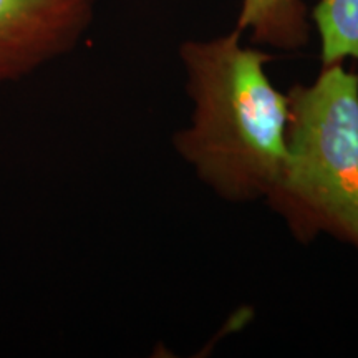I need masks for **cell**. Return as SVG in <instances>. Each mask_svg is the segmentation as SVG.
Here are the masks:
<instances>
[{
    "label": "cell",
    "instance_id": "cell-1",
    "mask_svg": "<svg viewBox=\"0 0 358 358\" xmlns=\"http://www.w3.org/2000/svg\"><path fill=\"white\" fill-rule=\"evenodd\" d=\"M243 34L179 47L192 101L189 127L174 134L178 155L219 198L266 199L284 164L289 100L268 78L272 57Z\"/></svg>",
    "mask_w": 358,
    "mask_h": 358
},
{
    "label": "cell",
    "instance_id": "cell-2",
    "mask_svg": "<svg viewBox=\"0 0 358 358\" xmlns=\"http://www.w3.org/2000/svg\"><path fill=\"white\" fill-rule=\"evenodd\" d=\"M287 100L284 164L264 201L299 243L327 234L358 250V73L322 66Z\"/></svg>",
    "mask_w": 358,
    "mask_h": 358
},
{
    "label": "cell",
    "instance_id": "cell-3",
    "mask_svg": "<svg viewBox=\"0 0 358 358\" xmlns=\"http://www.w3.org/2000/svg\"><path fill=\"white\" fill-rule=\"evenodd\" d=\"M100 0H0V87L66 55L95 19Z\"/></svg>",
    "mask_w": 358,
    "mask_h": 358
},
{
    "label": "cell",
    "instance_id": "cell-4",
    "mask_svg": "<svg viewBox=\"0 0 358 358\" xmlns=\"http://www.w3.org/2000/svg\"><path fill=\"white\" fill-rule=\"evenodd\" d=\"M236 30L264 47L301 50L310 37L308 8L303 0H241Z\"/></svg>",
    "mask_w": 358,
    "mask_h": 358
},
{
    "label": "cell",
    "instance_id": "cell-5",
    "mask_svg": "<svg viewBox=\"0 0 358 358\" xmlns=\"http://www.w3.org/2000/svg\"><path fill=\"white\" fill-rule=\"evenodd\" d=\"M312 20L320 37L322 66L347 58L358 64V0H319Z\"/></svg>",
    "mask_w": 358,
    "mask_h": 358
}]
</instances>
